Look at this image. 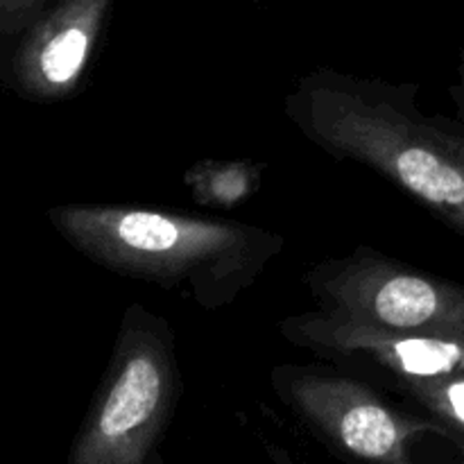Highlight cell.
<instances>
[{"instance_id": "obj_1", "label": "cell", "mask_w": 464, "mask_h": 464, "mask_svg": "<svg viewBox=\"0 0 464 464\" xmlns=\"http://www.w3.org/2000/svg\"><path fill=\"white\" fill-rule=\"evenodd\" d=\"M417 93L317 68L290 91L285 113L315 148L379 172L464 236V134L426 116Z\"/></svg>"}, {"instance_id": "obj_2", "label": "cell", "mask_w": 464, "mask_h": 464, "mask_svg": "<svg viewBox=\"0 0 464 464\" xmlns=\"http://www.w3.org/2000/svg\"><path fill=\"white\" fill-rule=\"evenodd\" d=\"M54 231L104 270L186 290L207 311L234 304L284 252V236L243 222L166 208L62 204Z\"/></svg>"}, {"instance_id": "obj_3", "label": "cell", "mask_w": 464, "mask_h": 464, "mask_svg": "<svg viewBox=\"0 0 464 464\" xmlns=\"http://www.w3.org/2000/svg\"><path fill=\"white\" fill-rule=\"evenodd\" d=\"M179 399L170 326L140 304L127 308L102 385L66 464H148Z\"/></svg>"}, {"instance_id": "obj_4", "label": "cell", "mask_w": 464, "mask_h": 464, "mask_svg": "<svg viewBox=\"0 0 464 464\" xmlns=\"http://www.w3.org/2000/svg\"><path fill=\"white\" fill-rule=\"evenodd\" d=\"M276 397L343 460L352 464H429L435 440L460 438L438 420L408 415L376 390L343 372L279 365Z\"/></svg>"}, {"instance_id": "obj_5", "label": "cell", "mask_w": 464, "mask_h": 464, "mask_svg": "<svg viewBox=\"0 0 464 464\" xmlns=\"http://www.w3.org/2000/svg\"><path fill=\"white\" fill-rule=\"evenodd\" d=\"M306 288L335 317L464 343V285L370 247L313 266Z\"/></svg>"}, {"instance_id": "obj_6", "label": "cell", "mask_w": 464, "mask_h": 464, "mask_svg": "<svg viewBox=\"0 0 464 464\" xmlns=\"http://www.w3.org/2000/svg\"><path fill=\"white\" fill-rule=\"evenodd\" d=\"M290 344L343 365L383 372L397 385L435 381L464 372L462 340L406 334L344 320L324 311L285 317L279 324Z\"/></svg>"}, {"instance_id": "obj_7", "label": "cell", "mask_w": 464, "mask_h": 464, "mask_svg": "<svg viewBox=\"0 0 464 464\" xmlns=\"http://www.w3.org/2000/svg\"><path fill=\"white\" fill-rule=\"evenodd\" d=\"M116 0H53L18 36L7 82L23 98L54 102L72 95L93 59Z\"/></svg>"}, {"instance_id": "obj_8", "label": "cell", "mask_w": 464, "mask_h": 464, "mask_svg": "<svg viewBox=\"0 0 464 464\" xmlns=\"http://www.w3.org/2000/svg\"><path fill=\"white\" fill-rule=\"evenodd\" d=\"M195 198L218 207H234L256 190L258 170L249 163L208 161L195 166L186 177Z\"/></svg>"}, {"instance_id": "obj_9", "label": "cell", "mask_w": 464, "mask_h": 464, "mask_svg": "<svg viewBox=\"0 0 464 464\" xmlns=\"http://www.w3.org/2000/svg\"><path fill=\"white\" fill-rule=\"evenodd\" d=\"M397 388L420 403L433 420L464 440V372L435 381L403 383Z\"/></svg>"}, {"instance_id": "obj_10", "label": "cell", "mask_w": 464, "mask_h": 464, "mask_svg": "<svg viewBox=\"0 0 464 464\" xmlns=\"http://www.w3.org/2000/svg\"><path fill=\"white\" fill-rule=\"evenodd\" d=\"M53 0H0V34L18 39Z\"/></svg>"}, {"instance_id": "obj_11", "label": "cell", "mask_w": 464, "mask_h": 464, "mask_svg": "<svg viewBox=\"0 0 464 464\" xmlns=\"http://www.w3.org/2000/svg\"><path fill=\"white\" fill-rule=\"evenodd\" d=\"M266 451H267V458H270L272 464H306V462L297 460V458H295L293 453L285 451V449L276 447V444H267Z\"/></svg>"}, {"instance_id": "obj_12", "label": "cell", "mask_w": 464, "mask_h": 464, "mask_svg": "<svg viewBox=\"0 0 464 464\" xmlns=\"http://www.w3.org/2000/svg\"><path fill=\"white\" fill-rule=\"evenodd\" d=\"M148 464H166V460H163V458H161V453L154 451L152 458H150V460H148Z\"/></svg>"}]
</instances>
